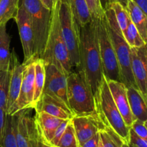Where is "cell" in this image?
I'll use <instances>...</instances> for the list:
<instances>
[{
    "label": "cell",
    "mask_w": 147,
    "mask_h": 147,
    "mask_svg": "<svg viewBox=\"0 0 147 147\" xmlns=\"http://www.w3.org/2000/svg\"><path fill=\"white\" fill-rule=\"evenodd\" d=\"M78 32L80 65L78 70L85 78L95 97L101 86L103 73L94 18L88 24L78 27Z\"/></svg>",
    "instance_id": "obj_1"
},
{
    "label": "cell",
    "mask_w": 147,
    "mask_h": 147,
    "mask_svg": "<svg viewBox=\"0 0 147 147\" xmlns=\"http://www.w3.org/2000/svg\"><path fill=\"white\" fill-rule=\"evenodd\" d=\"M67 98L74 116L98 114L93 92L79 70H73L67 75Z\"/></svg>",
    "instance_id": "obj_2"
},
{
    "label": "cell",
    "mask_w": 147,
    "mask_h": 147,
    "mask_svg": "<svg viewBox=\"0 0 147 147\" xmlns=\"http://www.w3.org/2000/svg\"><path fill=\"white\" fill-rule=\"evenodd\" d=\"M97 113L105 125L117 134L125 145L129 144L131 128L126 126L111 94L107 80L103 76L101 86L95 96Z\"/></svg>",
    "instance_id": "obj_3"
},
{
    "label": "cell",
    "mask_w": 147,
    "mask_h": 147,
    "mask_svg": "<svg viewBox=\"0 0 147 147\" xmlns=\"http://www.w3.org/2000/svg\"><path fill=\"white\" fill-rule=\"evenodd\" d=\"M105 17L119 63L121 82L126 85V87L131 86L136 87L131 70V47L125 40L116 21L114 11L111 7L105 11Z\"/></svg>",
    "instance_id": "obj_4"
},
{
    "label": "cell",
    "mask_w": 147,
    "mask_h": 147,
    "mask_svg": "<svg viewBox=\"0 0 147 147\" xmlns=\"http://www.w3.org/2000/svg\"><path fill=\"white\" fill-rule=\"evenodd\" d=\"M40 58L45 63H52L60 66L67 75L73 70L70 54L62 36L55 4L52 10L51 24L45 48Z\"/></svg>",
    "instance_id": "obj_5"
},
{
    "label": "cell",
    "mask_w": 147,
    "mask_h": 147,
    "mask_svg": "<svg viewBox=\"0 0 147 147\" xmlns=\"http://www.w3.org/2000/svg\"><path fill=\"white\" fill-rule=\"evenodd\" d=\"M28 14L34 33L35 60L40 58L45 48L51 24L52 11L47 9L40 0H20Z\"/></svg>",
    "instance_id": "obj_6"
},
{
    "label": "cell",
    "mask_w": 147,
    "mask_h": 147,
    "mask_svg": "<svg viewBox=\"0 0 147 147\" xmlns=\"http://www.w3.org/2000/svg\"><path fill=\"white\" fill-rule=\"evenodd\" d=\"M62 36L69 52L73 70L79 68L78 25L72 12L68 0H57L55 3Z\"/></svg>",
    "instance_id": "obj_7"
},
{
    "label": "cell",
    "mask_w": 147,
    "mask_h": 147,
    "mask_svg": "<svg viewBox=\"0 0 147 147\" xmlns=\"http://www.w3.org/2000/svg\"><path fill=\"white\" fill-rule=\"evenodd\" d=\"M94 20L103 76L107 80L121 82L119 63L106 25L105 14L102 18Z\"/></svg>",
    "instance_id": "obj_8"
},
{
    "label": "cell",
    "mask_w": 147,
    "mask_h": 147,
    "mask_svg": "<svg viewBox=\"0 0 147 147\" xmlns=\"http://www.w3.org/2000/svg\"><path fill=\"white\" fill-rule=\"evenodd\" d=\"M45 83L43 93L63 102L68 106L67 73L61 67L52 63H45Z\"/></svg>",
    "instance_id": "obj_9"
},
{
    "label": "cell",
    "mask_w": 147,
    "mask_h": 147,
    "mask_svg": "<svg viewBox=\"0 0 147 147\" xmlns=\"http://www.w3.org/2000/svg\"><path fill=\"white\" fill-rule=\"evenodd\" d=\"M14 20L18 27L19 34L24 53L23 63L27 64L35 60L34 33L30 17L22 5L19 6Z\"/></svg>",
    "instance_id": "obj_10"
},
{
    "label": "cell",
    "mask_w": 147,
    "mask_h": 147,
    "mask_svg": "<svg viewBox=\"0 0 147 147\" xmlns=\"http://www.w3.org/2000/svg\"><path fill=\"white\" fill-rule=\"evenodd\" d=\"M29 110L24 109L13 115L18 147H32V140L37 133L34 119L30 116Z\"/></svg>",
    "instance_id": "obj_11"
},
{
    "label": "cell",
    "mask_w": 147,
    "mask_h": 147,
    "mask_svg": "<svg viewBox=\"0 0 147 147\" xmlns=\"http://www.w3.org/2000/svg\"><path fill=\"white\" fill-rule=\"evenodd\" d=\"M26 65L27 64H24V63H20L14 51L11 52L10 79L7 103V111H6L7 114H14L16 103L20 96L23 73H24Z\"/></svg>",
    "instance_id": "obj_12"
},
{
    "label": "cell",
    "mask_w": 147,
    "mask_h": 147,
    "mask_svg": "<svg viewBox=\"0 0 147 147\" xmlns=\"http://www.w3.org/2000/svg\"><path fill=\"white\" fill-rule=\"evenodd\" d=\"M71 121L79 147L106 126L98 114L76 116H73Z\"/></svg>",
    "instance_id": "obj_13"
},
{
    "label": "cell",
    "mask_w": 147,
    "mask_h": 147,
    "mask_svg": "<svg viewBox=\"0 0 147 147\" xmlns=\"http://www.w3.org/2000/svg\"><path fill=\"white\" fill-rule=\"evenodd\" d=\"M131 70L137 88L147 97V44L131 47Z\"/></svg>",
    "instance_id": "obj_14"
},
{
    "label": "cell",
    "mask_w": 147,
    "mask_h": 147,
    "mask_svg": "<svg viewBox=\"0 0 147 147\" xmlns=\"http://www.w3.org/2000/svg\"><path fill=\"white\" fill-rule=\"evenodd\" d=\"M34 61L27 63L24 68L20 96L16 103L14 114L24 109H34V104H33L34 82Z\"/></svg>",
    "instance_id": "obj_15"
},
{
    "label": "cell",
    "mask_w": 147,
    "mask_h": 147,
    "mask_svg": "<svg viewBox=\"0 0 147 147\" xmlns=\"http://www.w3.org/2000/svg\"><path fill=\"white\" fill-rule=\"evenodd\" d=\"M106 80L116 107L119 109L126 126L131 128L132 123L136 119L132 114L129 106L127 95V87L122 82L107 80V79Z\"/></svg>",
    "instance_id": "obj_16"
},
{
    "label": "cell",
    "mask_w": 147,
    "mask_h": 147,
    "mask_svg": "<svg viewBox=\"0 0 147 147\" xmlns=\"http://www.w3.org/2000/svg\"><path fill=\"white\" fill-rule=\"evenodd\" d=\"M34 110L36 112H45L63 120L72 119L74 116L65 103L45 93L42 94L41 99L36 105Z\"/></svg>",
    "instance_id": "obj_17"
},
{
    "label": "cell",
    "mask_w": 147,
    "mask_h": 147,
    "mask_svg": "<svg viewBox=\"0 0 147 147\" xmlns=\"http://www.w3.org/2000/svg\"><path fill=\"white\" fill-rule=\"evenodd\" d=\"M34 119L40 138L46 144H49L56 129L64 121L45 112H36Z\"/></svg>",
    "instance_id": "obj_18"
},
{
    "label": "cell",
    "mask_w": 147,
    "mask_h": 147,
    "mask_svg": "<svg viewBox=\"0 0 147 147\" xmlns=\"http://www.w3.org/2000/svg\"><path fill=\"white\" fill-rule=\"evenodd\" d=\"M127 95L131 111L135 119L145 122L147 120V98L136 86H128Z\"/></svg>",
    "instance_id": "obj_19"
},
{
    "label": "cell",
    "mask_w": 147,
    "mask_h": 147,
    "mask_svg": "<svg viewBox=\"0 0 147 147\" xmlns=\"http://www.w3.org/2000/svg\"><path fill=\"white\" fill-rule=\"evenodd\" d=\"M126 10L141 37L147 44V16L132 0H128Z\"/></svg>",
    "instance_id": "obj_20"
},
{
    "label": "cell",
    "mask_w": 147,
    "mask_h": 147,
    "mask_svg": "<svg viewBox=\"0 0 147 147\" xmlns=\"http://www.w3.org/2000/svg\"><path fill=\"white\" fill-rule=\"evenodd\" d=\"M34 63V109L40 101L43 94L45 83V63L42 59L38 58Z\"/></svg>",
    "instance_id": "obj_21"
},
{
    "label": "cell",
    "mask_w": 147,
    "mask_h": 147,
    "mask_svg": "<svg viewBox=\"0 0 147 147\" xmlns=\"http://www.w3.org/2000/svg\"><path fill=\"white\" fill-rule=\"evenodd\" d=\"M10 42L6 24H0V71L9 70L11 66Z\"/></svg>",
    "instance_id": "obj_22"
},
{
    "label": "cell",
    "mask_w": 147,
    "mask_h": 147,
    "mask_svg": "<svg viewBox=\"0 0 147 147\" xmlns=\"http://www.w3.org/2000/svg\"><path fill=\"white\" fill-rule=\"evenodd\" d=\"M68 2L78 27L86 25L93 20L86 0H68Z\"/></svg>",
    "instance_id": "obj_23"
},
{
    "label": "cell",
    "mask_w": 147,
    "mask_h": 147,
    "mask_svg": "<svg viewBox=\"0 0 147 147\" xmlns=\"http://www.w3.org/2000/svg\"><path fill=\"white\" fill-rule=\"evenodd\" d=\"M0 147H18L14 131V120L13 115L7 113L6 114Z\"/></svg>",
    "instance_id": "obj_24"
},
{
    "label": "cell",
    "mask_w": 147,
    "mask_h": 147,
    "mask_svg": "<svg viewBox=\"0 0 147 147\" xmlns=\"http://www.w3.org/2000/svg\"><path fill=\"white\" fill-rule=\"evenodd\" d=\"M99 147H123L124 143L119 135L109 126L99 131Z\"/></svg>",
    "instance_id": "obj_25"
},
{
    "label": "cell",
    "mask_w": 147,
    "mask_h": 147,
    "mask_svg": "<svg viewBox=\"0 0 147 147\" xmlns=\"http://www.w3.org/2000/svg\"><path fill=\"white\" fill-rule=\"evenodd\" d=\"M20 6V0H1L0 1V24H7L14 19Z\"/></svg>",
    "instance_id": "obj_26"
},
{
    "label": "cell",
    "mask_w": 147,
    "mask_h": 147,
    "mask_svg": "<svg viewBox=\"0 0 147 147\" xmlns=\"http://www.w3.org/2000/svg\"><path fill=\"white\" fill-rule=\"evenodd\" d=\"M122 33L125 40L130 47H139L146 45L138 32L137 29L131 20L128 24L126 29Z\"/></svg>",
    "instance_id": "obj_27"
},
{
    "label": "cell",
    "mask_w": 147,
    "mask_h": 147,
    "mask_svg": "<svg viewBox=\"0 0 147 147\" xmlns=\"http://www.w3.org/2000/svg\"><path fill=\"white\" fill-rule=\"evenodd\" d=\"M55 147H79L74 126L71 120L67 123L63 136Z\"/></svg>",
    "instance_id": "obj_28"
},
{
    "label": "cell",
    "mask_w": 147,
    "mask_h": 147,
    "mask_svg": "<svg viewBox=\"0 0 147 147\" xmlns=\"http://www.w3.org/2000/svg\"><path fill=\"white\" fill-rule=\"evenodd\" d=\"M9 79L10 68L9 70L0 71V108L5 111H7Z\"/></svg>",
    "instance_id": "obj_29"
},
{
    "label": "cell",
    "mask_w": 147,
    "mask_h": 147,
    "mask_svg": "<svg viewBox=\"0 0 147 147\" xmlns=\"http://www.w3.org/2000/svg\"><path fill=\"white\" fill-rule=\"evenodd\" d=\"M110 7L114 11L116 21H117L118 24H119L121 30L123 32L126 29L128 24H129V22L131 20L127 10L121 4H119V2L111 3Z\"/></svg>",
    "instance_id": "obj_30"
},
{
    "label": "cell",
    "mask_w": 147,
    "mask_h": 147,
    "mask_svg": "<svg viewBox=\"0 0 147 147\" xmlns=\"http://www.w3.org/2000/svg\"><path fill=\"white\" fill-rule=\"evenodd\" d=\"M86 1L93 18H102L104 16L105 11L102 8L100 0H86Z\"/></svg>",
    "instance_id": "obj_31"
},
{
    "label": "cell",
    "mask_w": 147,
    "mask_h": 147,
    "mask_svg": "<svg viewBox=\"0 0 147 147\" xmlns=\"http://www.w3.org/2000/svg\"><path fill=\"white\" fill-rule=\"evenodd\" d=\"M123 147H147V140L139 137L131 129L129 144L124 145Z\"/></svg>",
    "instance_id": "obj_32"
},
{
    "label": "cell",
    "mask_w": 147,
    "mask_h": 147,
    "mask_svg": "<svg viewBox=\"0 0 147 147\" xmlns=\"http://www.w3.org/2000/svg\"><path fill=\"white\" fill-rule=\"evenodd\" d=\"M71 120V119H67V120H64L61 123H60V126L57 127V129H56L54 135H53V139H51L50 142L49 143L48 145H50L52 147H55L57 146V143H58L59 140L61 138V136H63V133H64L65 130L66 129V126H67V123H69V121Z\"/></svg>",
    "instance_id": "obj_33"
},
{
    "label": "cell",
    "mask_w": 147,
    "mask_h": 147,
    "mask_svg": "<svg viewBox=\"0 0 147 147\" xmlns=\"http://www.w3.org/2000/svg\"><path fill=\"white\" fill-rule=\"evenodd\" d=\"M131 129L136 133L139 137L147 140V128L144 124V122L136 119L132 123Z\"/></svg>",
    "instance_id": "obj_34"
},
{
    "label": "cell",
    "mask_w": 147,
    "mask_h": 147,
    "mask_svg": "<svg viewBox=\"0 0 147 147\" xmlns=\"http://www.w3.org/2000/svg\"><path fill=\"white\" fill-rule=\"evenodd\" d=\"M99 132L86 141L80 147H99Z\"/></svg>",
    "instance_id": "obj_35"
},
{
    "label": "cell",
    "mask_w": 147,
    "mask_h": 147,
    "mask_svg": "<svg viewBox=\"0 0 147 147\" xmlns=\"http://www.w3.org/2000/svg\"><path fill=\"white\" fill-rule=\"evenodd\" d=\"M6 111L3 110L1 108H0V143H1V135H2L3 131V128H4V121H5V118H6Z\"/></svg>",
    "instance_id": "obj_36"
},
{
    "label": "cell",
    "mask_w": 147,
    "mask_h": 147,
    "mask_svg": "<svg viewBox=\"0 0 147 147\" xmlns=\"http://www.w3.org/2000/svg\"><path fill=\"white\" fill-rule=\"evenodd\" d=\"M147 16V0H132Z\"/></svg>",
    "instance_id": "obj_37"
},
{
    "label": "cell",
    "mask_w": 147,
    "mask_h": 147,
    "mask_svg": "<svg viewBox=\"0 0 147 147\" xmlns=\"http://www.w3.org/2000/svg\"><path fill=\"white\" fill-rule=\"evenodd\" d=\"M40 1H41L42 4L45 6V8L52 11L54 8L55 4L57 0H40Z\"/></svg>",
    "instance_id": "obj_38"
},
{
    "label": "cell",
    "mask_w": 147,
    "mask_h": 147,
    "mask_svg": "<svg viewBox=\"0 0 147 147\" xmlns=\"http://www.w3.org/2000/svg\"><path fill=\"white\" fill-rule=\"evenodd\" d=\"M100 2L103 11H106L110 7L111 4L112 3V0H100Z\"/></svg>",
    "instance_id": "obj_39"
},
{
    "label": "cell",
    "mask_w": 147,
    "mask_h": 147,
    "mask_svg": "<svg viewBox=\"0 0 147 147\" xmlns=\"http://www.w3.org/2000/svg\"><path fill=\"white\" fill-rule=\"evenodd\" d=\"M113 2H119V4H121L125 9H126V7H127V3L128 0H112V3Z\"/></svg>",
    "instance_id": "obj_40"
},
{
    "label": "cell",
    "mask_w": 147,
    "mask_h": 147,
    "mask_svg": "<svg viewBox=\"0 0 147 147\" xmlns=\"http://www.w3.org/2000/svg\"><path fill=\"white\" fill-rule=\"evenodd\" d=\"M41 147H52V146H50V145H48V144H45L44 142H43L42 141Z\"/></svg>",
    "instance_id": "obj_41"
},
{
    "label": "cell",
    "mask_w": 147,
    "mask_h": 147,
    "mask_svg": "<svg viewBox=\"0 0 147 147\" xmlns=\"http://www.w3.org/2000/svg\"><path fill=\"white\" fill-rule=\"evenodd\" d=\"M144 124H145V126H146V127L147 128V120L144 122Z\"/></svg>",
    "instance_id": "obj_42"
},
{
    "label": "cell",
    "mask_w": 147,
    "mask_h": 147,
    "mask_svg": "<svg viewBox=\"0 0 147 147\" xmlns=\"http://www.w3.org/2000/svg\"><path fill=\"white\" fill-rule=\"evenodd\" d=\"M0 1H1V0H0Z\"/></svg>",
    "instance_id": "obj_43"
},
{
    "label": "cell",
    "mask_w": 147,
    "mask_h": 147,
    "mask_svg": "<svg viewBox=\"0 0 147 147\" xmlns=\"http://www.w3.org/2000/svg\"><path fill=\"white\" fill-rule=\"evenodd\" d=\"M146 98H147V97H146Z\"/></svg>",
    "instance_id": "obj_44"
}]
</instances>
